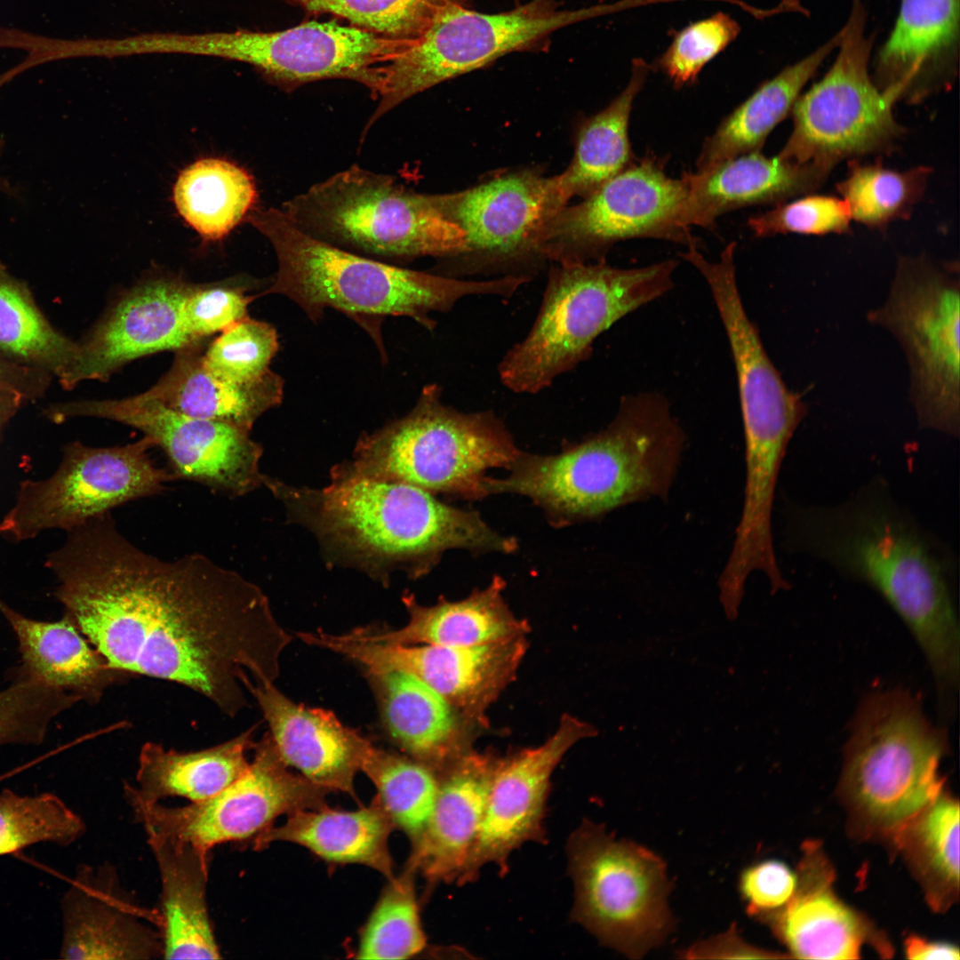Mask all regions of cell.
Wrapping results in <instances>:
<instances>
[{
    "label": "cell",
    "mask_w": 960,
    "mask_h": 960,
    "mask_svg": "<svg viewBox=\"0 0 960 960\" xmlns=\"http://www.w3.org/2000/svg\"><path fill=\"white\" fill-rule=\"evenodd\" d=\"M3 143H4L3 140H1V139H0V151H1L2 147H3ZM0 191L4 192V193H6L8 195L15 194V190L12 188L11 184L7 180H5L4 179H3L1 177H0Z\"/></svg>",
    "instance_id": "55"
},
{
    "label": "cell",
    "mask_w": 960,
    "mask_h": 960,
    "mask_svg": "<svg viewBox=\"0 0 960 960\" xmlns=\"http://www.w3.org/2000/svg\"><path fill=\"white\" fill-rule=\"evenodd\" d=\"M416 871L405 866L389 880L362 932L358 959H407L424 950L423 931L415 891Z\"/></svg>",
    "instance_id": "43"
},
{
    "label": "cell",
    "mask_w": 960,
    "mask_h": 960,
    "mask_svg": "<svg viewBox=\"0 0 960 960\" xmlns=\"http://www.w3.org/2000/svg\"><path fill=\"white\" fill-rule=\"evenodd\" d=\"M160 877L157 928L164 959H219L207 904L211 850L146 831Z\"/></svg>",
    "instance_id": "30"
},
{
    "label": "cell",
    "mask_w": 960,
    "mask_h": 960,
    "mask_svg": "<svg viewBox=\"0 0 960 960\" xmlns=\"http://www.w3.org/2000/svg\"><path fill=\"white\" fill-rule=\"evenodd\" d=\"M396 826L377 795L356 811L303 810L287 815L280 826L270 825L253 838V849L289 842L308 849L326 861L360 864L388 880L394 865L388 838Z\"/></svg>",
    "instance_id": "33"
},
{
    "label": "cell",
    "mask_w": 960,
    "mask_h": 960,
    "mask_svg": "<svg viewBox=\"0 0 960 960\" xmlns=\"http://www.w3.org/2000/svg\"><path fill=\"white\" fill-rule=\"evenodd\" d=\"M677 264L669 259L633 268L605 260L552 267L531 330L498 365L502 384L519 394L548 388L588 359L596 338L613 324L670 291Z\"/></svg>",
    "instance_id": "7"
},
{
    "label": "cell",
    "mask_w": 960,
    "mask_h": 960,
    "mask_svg": "<svg viewBox=\"0 0 960 960\" xmlns=\"http://www.w3.org/2000/svg\"><path fill=\"white\" fill-rule=\"evenodd\" d=\"M56 423L74 417L110 420L137 428L164 452L174 479L202 484L228 497H242L263 485L261 445L250 432L225 423L190 417L141 393L121 399L79 400L50 405Z\"/></svg>",
    "instance_id": "16"
},
{
    "label": "cell",
    "mask_w": 960,
    "mask_h": 960,
    "mask_svg": "<svg viewBox=\"0 0 960 960\" xmlns=\"http://www.w3.org/2000/svg\"><path fill=\"white\" fill-rule=\"evenodd\" d=\"M52 378L48 372L20 364L0 353V386L19 390L28 401L40 398Z\"/></svg>",
    "instance_id": "52"
},
{
    "label": "cell",
    "mask_w": 960,
    "mask_h": 960,
    "mask_svg": "<svg viewBox=\"0 0 960 960\" xmlns=\"http://www.w3.org/2000/svg\"><path fill=\"white\" fill-rule=\"evenodd\" d=\"M254 729L197 751L180 752L146 742L139 756L137 785L124 784V790L148 803L174 796L190 803L204 801L247 771L246 754L254 745Z\"/></svg>",
    "instance_id": "35"
},
{
    "label": "cell",
    "mask_w": 960,
    "mask_h": 960,
    "mask_svg": "<svg viewBox=\"0 0 960 960\" xmlns=\"http://www.w3.org/2000/svg\"><path fill=\"white\" fill-rule=\"evenodd\" d=\"M205 340L177 350L168 372L141 394L180 413L250 432L260 416L281 403L284 381L271 370L244 384L217 376L203 361Z\"/></svg>",
    "instance_id": "31"
},
{
    "label": "cell",
    "mask_w": 960,
    "mask_h": 960,
    "mask_svg": "<svg viewBox=\"0 0 960 960\" xmlns=\"http://www.w3.org/2000/svg\"><path fill=\"white\" fill-rule=\"evenodd\" d=\"M665 164L647 153L580 203L564 206L541 236L540 257L556 263L601 261L613 244L634 238L698 247L684 223V182L670 177Z\"/></svg>",
    "instance_id": "15"
},
{
    "label": "cell",
    "mask_w": 960,
    "mask_h": 960,
    "mask_svg": "<svg viewBox=\"0 0 960 960\" xmlns=\"http://www.w3.org/2000/svg\"><path fill=\"white\" fill-rule=\"evenodd\" d=\"M713 300L737 372L745 443L742 504L762 513L773 506L779 473L805 407L771 361L738 288L724 287Z\"/></svg>",
    "instance_id": "18"
},
{
    "label": "cell",
    "mask_w": 960,
    "mask_h": 960,
    "mask_svg": "<svg viewBox=\"0 0 960 960\" xmlns=\"http://www.w3.org/2000/svg\"><path fill=\"white\" fill-rule=\"evenodd\" d=\"M740 26L730 15L717 12L691 23L675 35L656 68L675 88L696 82L702 68L724 51L739 35Z\"/></svg>",
    "instance_id": "47"
},
{
    "label": "cell",
    "mask_w": 960,
    "mask_h": 960,
    "mask_svg": "<svg viewBox=\"0 0 960 960\" xmlns=\"http://www.w3.org/2000/svg\"><path fill=\"white\" fill-rule=\"evenodd\" d=\"M504 588L505 581L495 576L487 587L474 590L464 599L440 598L433 605H422L412 594H404L402 599L409 615L404 626L356 629L364 637L381 643L448 647L475 646L525 636L529 625L508 608Z\"/></svg>",
    "instance_id": "32"
},
{
    "label": "cell",
    "mask_w": 960,
    "mask_h": 960,
    "mask_svg": "<svg viewBox=\"0 0 960 960\" xmlns=\"http://www.w3.org/2000/svg\"><path fill=\"white\" fill-rule=\"evenodd\" d=\"M796 887L780 908L758 916L798 958L857 959L865 944L889 946L867 918L834 892L833 869L816 844L804 846Z\"/></svg>",
    "instance_id": "25"
},
{
    "label": "cell",
    "mask_w": 960,
    "mask_h": 960,
    "mask_svg": "<svg viewBox=\"0 0 960 960\" xmlns=\"http://www.w3.org/2000/svg\"><path fill=\"white\" fill-rule=\"evenodd\" d=\"M441 395L436 384L424 387L405 416L361 436L347 465L431 493L486 496V471L509 468L521 452L494 413L458 411Z\"/></svg>",
    "instance_id": "8"
},
{
    "label": "cell",
    "mask_w": 960,
    "mask_h": 960,
    "mask_svg": "<svg viewBox=\"0 0 960 960\" xmlns=\"http://www.w3.org/2000/svg\"><path fill=\"white\" fill-rule=\"evenodd\" d=\"M442 196L448 214L465 233L462 255L496 261L540 257L546 227L566 206L556 177L530 170Z\"/></svg>",
    "instance_id": "21"
},
{
    "label": "cell",
    "mask_w": 960,
    "mask_h": 960,
    "mask_svg": "<svg viewBox=\"0 0 960 960\" xmlns=\"http://www.w3.org/2000/svg\"><path fill=\"white\" fill-rule=\"evenodd\" d=\"M251 300L242 288L233 284H197L182 307L184 331L196 341L206 340L247 317Z\"/></svg>",
    "instance_id": "49"
},
{
    "label": "cell",
    "mask_w": 960,
    "mask_h": 960,
    "mask_svg": "<svg viewBox=\"0 0 960 960\" xmlns=\"http://www.w3.org/2000/svg\"><path fill=\"white\" fill-rule=\"evenodd\" d=\"M566 852L576 923L629 958L666 940L676 923L668 902L672 883L659 855L588 820L571 834Z\"/></svg>",
    "instance_id": "11"
},
{
    "label": "cell",
    "mask_w": 960,
    "mask_h": 960,
    "mask_svg": "<svg viewBox=\"0 0 960 960\" xmlns=\"http://www.w3.org/2000/svg\"><path fill=\"white\" fill-rule=\"evenodd\" d=\"M932 172L925 165L899 171L854 159L848 161L846 175L836 189L852 219L883 231L892 222L910 217L925 192Z\"/></svg>",
    "instance_id": "41"
},
{
    "label": "cell",
    "mask_w": 960,
    "mask_h": 960,
    "mask_svg": "<svg viewBox=\"0 0 960 960\" xmlns=\"http://www.w3.org/2000/svg\"><path fill=\"white\" fill-rule=\"evenodd\" d=\"M785 517L788 550L874 588L909 628L937 682L958 683L956 556L894 497L884 477H873L838 504L788 502Z\"/></svg>",
    "instance_id": "2"
},
{
    "label": "cell",
    "mask_w": 960,
    "mask_h": 960,
    "mask_svg": "<svg viewBox=\"0 0 960 960\" xmlns=\"http://www.w3.org/2000/svg\"><path fill=\"white\" fill-rule=\"evenodd\" d=\"M244 688L258 703L282 760L314 784L356 798L355 776L368 740L323 708L295 703L274 684L248 679Z\"/></svg>",
    "instance_id": "26"
},
{
    "label": "cell",
    "mask_w": 960,
    "mask_h": 960,
    "mask_svg": "<svg viewBox=\"0 0 960 960\" xmlns=\"http://www.w3.org/2000/svg\"><path fill=\"white\" fill-rule=\"evenodd\" d=\"M959 293L951 264L902 256L885 303L869 313L906 354L919 426L953 437L960 432Z\"/></svg>",
    "instance_id": "13"
},
{
    "label": "cell",
    "mask_w": 960,
    "mask_h": 960,
    "mask_svg": "<svg viewBox=\"0 0 960 960\" xmlns=\"http://www.w3.org/2000/svg\"><path fill=\"white\" fill-rule=\"evenodd\" d=\"M597 734L593 724L564 714L543 743L500 758L481 828L458 884L476 880L488 864L498 866L505 874L514 851L528 842L546 839L544 819L551 776L572 746Z\"/></svg>",
    "instance_id": "20"
},
{
    "label": "cell",
    "mask_w": 960,
    "mask_h": 960,
    "mask_svg": "<svg viewBox=\"0 0 960 960\" xmlns=\"http://www.w3.org/2000/svg\"><path fill=\"white\" fill-rule=\"evenodd\" d=\"M176 209L206 241L226 236L252 210L256 189L240 166L221 158H202L185 168L173 188Z\"/></svg>",
    "instance_id": "40"
},
{
    "label": "cell",
    "mask_w": 960,
    "mask_h": 960,
    "mask_svg": "<svg viewBox=\"0 0 960 960\" xmlns=\"http://www.w3.org/2000/svg\"><path fill=\"white\" fill-rule=\"evenodd\" d=\"M830 170L799 164L761 151L727 159L708 169L684 172L686 188L684 223L713 228L716 220L738 209L773 204L810 194L821 187Z\"/></svg>",
    "instance_id": "28"
},
{
    "label": "cell",
    "mask_w": 960,
    "mask_h": 960,
    "mask_svg": "<svg viewBox=\"0 0 960 960\" xmlns=\"http://www.w3.org/2000/svg\"><path fill=\"white\" fill-rule=\"evenodd\" d=\"M307 11L331 13L385 37L413 42L437 13L467 0H287Z\"/></svg>",
    "instance_id": "45"
},
{
    "label": "cell",
    "mask_w": 960,
    "mask_h": 960,
    "mask_svg": "<svg viewBox=\"0 0 960 960\" xmlns=\"http://www.w3.org/2000/svg\"><path fill=\"white\" fill-rule=\"evenodd\" d=\"M620 4L562 10L556 0H531L507 12L484 13L467 1L452 3L417 40L380 66L379 104L365 131L417 93L509 52L532 48L554 31L620 10Z\"/></svg>",
    "instance_id": "10"
},
{
    "label": "cell",
    "mask_w": 960,
    "mask_h": 960,
    "mask_svg": "<svg viewBox=\"0 0 960 960\" xmlns=\"http://www.w3.org/2000/svg\"><path fill=\"white\" fill-rule=\"evenodd\" d=\"M904 945L905 954L909 959L958 960L960 958L959 948L949 943L929 941L918 936H909Z\"/></svg>",
    "instance_id": "53"
},
{
    "label": "cell",
    "mask_w": 960,
    "mask_h": 960,
    "mask_svg": "<svg viewBox=\"0 0 960 960\" xmlns=\"http://www.w3.org/2000/svg\"><path fill=\"white\" fill-rule=\"evenodd\" d=\"M839 39L840 30L812 53L765 81L726 116L703 141L695 162L696 171L761 151L767 137L791 113L803 88L836 48Z\"/></svg>",
    "instance_id": "36"
},
{
    "label": "cell",
    "mask_w": 960,
    "mask_h": 960,
    "mask_svg": "<svg viewBox=\"0 0 960 960\" xmlns=\"http://www.w3.org/2000/svg\"><path fill=\"white\" fill-rule=\"evenodd\" d=\"M68 618L108 664L176 683L236 716L244 682L274 684L292 642L254 583L201 554L166 560L106 513L68 532L46 560Z\"/></svg>",
    "instance_id": "1"
},
{
    "label": "cell",
    "mask_w": 960,
    "mask_h": 960,
    "mask_svg": "<svg viewBox=\"0 0 960 960\" xmlns=\"http://www.w3.org/2000/svg\"><path fill=\"white\" fill-rule=\"evenodd\" d=\"M680 958L685 959H747V958H781L774 954L754 947L745 941L739 934L735 924L722 933L707 940L695 942L678 952Z\"/></svg>",
    "instance_id": "51"
},
{
    "label": "cell",
    "mask_w": 960,
    "mask_h": 960,
    "mask_svg": "<svg viewBox=\"0 0 960 960\" xmlns=\"http://www.w3.org/2000/svg\"><path fill=\"white\" fill-rule=\"evenodd\" d=\"M247 771L214 796L185 806L141 801L124 790L145 831L171 836L207 850L254 838L277 817L328 807L330 792L288 769L268 733L254 742Z\"/></svg>",
    "instance_id": "17"
},
{
    "label": "cell",
    "mask_w": 960,
    "mask_h": 960,
    "mask_svg": "<svg viewBox=\"0 0 960 960\" xmlns=\"http://www.w3.org/2000/svg\"><path fill=\"white\" fill-rule=\"evenodd\" d=\"M196 286L180 278L161 277L124 293L78 341L76 385L107 380L132 360L201 341L192 340L181 322L183 304Z\"/></svg>",
    "instance_id": "23"
},
{
    "label": "cell",
    "mask_w": 960,
    "mask_h": 960,
    "mask_svg": "<svg viewBox=\"0 0 960 960\" xmlns=\"http://www.w3.org/2000/svg\"><path fill=\"white\" fill-rule=\"evenodd\" d=\"M959 0H900L872 78L892 103L918 104L956 73Z\"/></svg>",
    "instance_id": "24"
},
{
    "label": "cell",
    "mask_w": 960,
    "mask_h": 960,
    "mask_svg": "<svg viewBox=\"0 0 960 960\" xmlns=\"http://www.w3.org/2000/svg\"><path fill=\"white\" fill-rule=\"evenodd\" d=\"M282 211L314 236L376 255L453 257L467 250L465 233L442 195L408 190L356 165L312 186Z\"/></svg>",
    "instance_id": "9"
},
{
    "label": "cell",
    "mask_w": 960,
    "mask_h": 960,
    "mask_svg": "<svg viewBox=\"0 0 960 960\" xmlns=\"http://www.w3.org/2000/svg\"><path fill=\"white\" fill-rule=\"evenodd\" d=\"M0 610L18 636L31 679L95 703L107 688L132 676L112 668L68 617L58 622L36 621L1 601Z\"/></svg>",
    "instance_id": "34"
},
{
    "label": "cell",
    "mask_w": 960,
    "mask_h": 960,
    "mask_svg": "<svg viewBox=\"0 0 960 960\" xmlns=\"http://www.w3.org/2000/svg\"><path fill=\"white\" fill-rule=\"evenodd\" d=\"M685 443L666 397L627 395L605 428L558 454L520 452L508 476L487 478L486 495L526 496L560 522L598 518L632 503L667 500Z\"/></svg>",
    "instance_id": "4"
},
{
    "label": "cell",
    "mask_w": 960,
    "mask_h": 960,
    "mask_svg": "<svg viewBox=\"0 0 960 960\" xmlns=\"http://www.w3.org/2000/svg\"><path fill=\"white\" fill-rule=\"evenodd\" d=\"M499 760L469 750L438 773L432 814L406 863L430 885L457 884L476 844Z\"/></svg>",
    "instance_id": "27"
},
{
    "label": "cell",
    "mask_w": 960,
    "mask_h": 960,
    "mask_svg": "<svg viewBox=\"0 0 960 960\" xmlns=\"http://www.w3.org/2000/svg\"><path fill=\"white\" fill-rule=\"evenodd\" d=\"M247 220L268 240L277 259L275 279L264 294L284 295L312 321L325 308L340 310L381 347L377 323L383 317L407 316L431 331L436 326L431 313H446L471 295L509 298L524 284L514 276L468 280L364 258L307 233L279 209L253 210Z\"/></svg>",
    "instance_id": "5"
},
{
    "label": "cell",
    "mask_w": 960,
    "mask_h": 960,
    "mask_svg": "<svg viewBox=\"0 0 960 960\" xmlns=\"http://www.w3.org/2000/svg\"><path fill=\"white\" fill-rule=\"evenodd\" d=\"M0 353L56 377L63 388L76 387L79 344L44 316L28 288L0 262Z\"/></svg>",
    "instance_id": "38"
},
{
    "label": "cell",
    "mask_w": 960,
    "mask_h": 960,
    "mask_svg": "<svg viewBox=\"0 0 960 960\" xmlns=\"http://www.w3.org/2000/svg\"><path fill=\"white\" fill-rule=\"evenodd\" d=\"M60 957L72 960L163 958L156 910L137 903L108 863L77 868L61 901Z\"/></svg>",
    "instance_id": "22"
},
{
    "label": "cell",
    "mask_w": 960,
    "mask_h": 960,
    "mask_svg": "<svg viewBox=\"0 0 960 960\" xmlns=\"http://www.w3.org/2000/svg\"><path fill=\"white\" fill-rule=\"evenodd\" d=\"M851 220L843 198L810 193L749 217L747 225L757 237L788 233L822 236L848 233Z\"/></svg>",
    "instance_id": "48"
},
{
    "label": "cell",
    "mask_w": 960,
    "mask_h": 960,
    "mask_svg": "<svg viewBox=\"0 0 960 960\" xmlns=\"http://www.w3.org/2000/svg\"><path fill=\"white\" fill-rule=\"evenodd\" d=\"M946 748L917 697L900 689L869 694L853 720L839 783L853 830L892 841L942 792Z\"/></svg>",
    "instance_id": "6"
},
{
    "label": "cell",
    "mask_w": 960,
    "mask_h": 960,
    "mask_svg": "<svg viewBox=\"0 0 960 960\" xmlns=\"http://www.w3.org/2000/svg\"><path fill=\"white\" fill-rule=\"evenodd\" d=\"M360 771L374 784L396 828L411 844L424 831L436 800L438 774L427 765L373 746L368 741Z\"/></svg>",
    "instance_id": "42"
},
{
    "label": "cell",
    "mask_w": 960,
    "mask_h": 960,
    "mask_svg": "<svg viewBox=\"0 0 960 960\" xmlns=\"http://www.w3.org/2000/svg\"><path fill=\"white\" fill-rule=\"evenodd\" d=\"M263 485L290 522L314 534L327 562L360 570L383 586L395 572L425 575L451 548L510 553L517 547L476 511L406 483L357 473L345 462L334 466L331 483L319 489L266 475Z\"/></svg>",
    "instance_id": "3"
},
{
    "label": "cell",
    "mask_w": 960,
    "mask_h": 960,
    "mask_svg": "<svg viewBox=\"0 0 960 960\" xmlns=\"http://www.w3.org/2000/svg\"><path fill=\"white\" fill-rule=\"evenodd\" d=\"M278 350L276 329L249 316L232 324L204 351V365L217 376L238 384L265 375Z\"/></svg>",
    "instance_id": "46"
},
{
    "label": "cell",
    "mask_w": 960,
    "mask_h": 960,
    "mask_svg": "<svg viewBox=\"0 0 960 960\" xmlns=\"http://www.w3.org/2000/svg\"><path fill=\"white\" fill-rule=\"evenodd\" d=\"M922 885L933 910L959 895V804L944 789L892 841Z\"/></svg>",
    "instance_id": "39"
},
{
    "label": "cell",
    "mask_w": 960,
    "mask_h": 960,
    "mask_svg": "<svg viewBox=\"0 0 960 960\" xmlns=\"http://www.w3.org/2000/svg\"><path fill=\"white\" fill-rule=\"evenodd\" d=\"M866 18L862 1L852 0L835 60L796 100L792 131L780 157L832 171L844 160L890 154L905 135L893 116L894 104L869 73L872 41L866 35Z\"/></svg>",
    "instance_id": "12"
},
{
    "label": "cell",
    "mask_w": 960,
    "mask_h": 960,
    "mask_svg": "<svg viewBox=\"0 0 960 960\" xmlns=\"http://www.w3.org/2000/svg\"><path fill=\"white\" fill-rule=\"evenodd\" d=\"M85 832V823L58 796L0 793V856L38 843L68 845Z\"/></svg>",
    "instance_id": "44"
},
{
    "label": "cell",
    "mask_w": 960,
    "mask_h": 960,
    "mask_svg": "<svg viewBox=\"0 0 960 960\" xmlns=\"http://www.w3.org/2000/svg\"><path fill=\"white\" fill-rule=\"evenodd\" d=\"M796 874L784 863L766 860L745 868L739 889L749 915L760 916L783 907L796 887Z\"/></svg>",
    "instance_id": "50"
},
{
    "label": "cell",
    "mask_w": 960,
    "mask_h": 960,
    "mask_svg": "<svg viewBox=\"0 0 960 960\" xmlns=\"http://www.w3.org/2000/svg\"><path fill=\"white\" fill-rule=\"evenodd\" d=\"M363 670L386 732L406 756L438 774L470 750V721L437 691L404 671Z\"/></svg>",
    "instance_id": "29"
},
{
    "label": "cell",
    "mask_w": 960,
    "mask_h": 960,
    "mask_svg": "<svg viewBox=\"0 0 960 960\" xmlns=\"http://www.w3.org/2000/svg\"><path fill=\"white\" fill-rule=\"evenodd\" d=\"M649 70L644 60L635 59L624 90L608 106L581 123L572 161L564 172L555 175L566 204L573 196L587 197L637 159L629 140V120Z\"/></svg>",
    "instance_id": "37"
},
{
    "label": "cell",
    "mask_w": 960,
    "mask_h": 960,
    "mask_svg": "<svg viewBox=\"0 0 960 960\" xmlns=\"http://www.w3.org/2000/svg\"><path fill=\"white\" fill-rule=\"evenodd\" d=\"M328 651L363 669L411 674L442 694L468 721L484 722V712L513 681L526 652L525 636L485 644L448 647L373 641L356 628L326 636Z\"/></svg>",
    "instance_id": "19"
},
{
    "label": "cell",
    "mask_w": 960,
    "mask_h": 960,
    "mask_svg": "<svg viewBox=\"0 0 960 960\" xmlns=\"http://www.w3.org/2000/svg\"><path fill=\"white\" fill-rule=\"evenodd\" d=\"M28 398L19 390L0 386V435Z\"/></svg>",
    "instance_id": "54"
},
{
    "label": "cell",
    "mask_w": 960,
    "mask_h": 960,
    "mask_svg": "<svg viewBox=\"0 0 960 960\" xmlns=\"http://www.w3.org/2000/svg\"><path fill=\"white\" fill-rule=\"evenodd\" d=\"M155 447L147 436L111 447L69 443L50 476L21 483L0 533L23 541L48 530L68 532L126 502L163 492L174 478L152 460Z\"/></svg>",
    "instance_id": "14"
}]
</instances>
